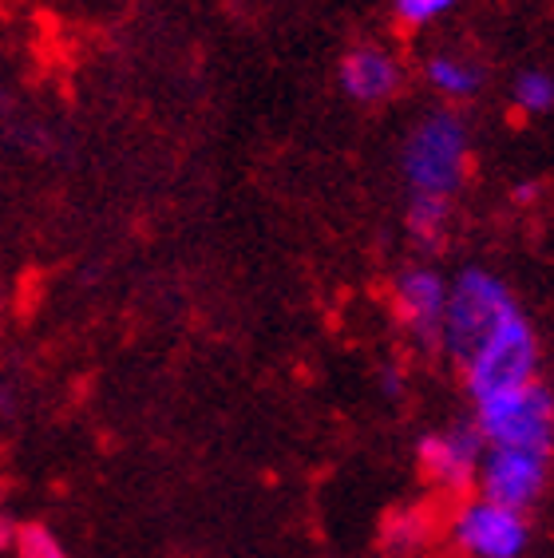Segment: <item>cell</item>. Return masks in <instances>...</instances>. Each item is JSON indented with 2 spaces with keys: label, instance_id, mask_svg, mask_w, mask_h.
Instances as JSON below:
<instances>
[{
  "label": "cell",
  "instance_id": "obj_1",
  "mask_svg": "<svg viewBox=\"0 0 554 558\" xmlns=\"http://www.w3.org/2000/svg\"><path fill=\"white\" fill-rule=\"evenodd\" d=\"M463 380L475 404L539 380V337L519 310L507 313L499 329L463 361Z\"/></svg>",
  "mask_w": 554,
  "mask_h": 558
},
{
  "label": "cell",
  "instance_id": "obj_2",
  "mask_svg": "<svg viewBox=\"0 0 554 558\" xmlns=\"http://www.w3.org/2000/svg\"><path fill=\"white\" fill-rule=\"evenodd\" d=\"M511 290L499 278L483 269H463L444 301V322H439V341L448 344L456 361H468L483 341H487L507 313H515Z\"/></svg>",
  "mask_w": 554,
  "mask_h": 558
},
{
  "label": "cell",
  "instance_id": "obj_3",
  "mask_svg": "<svg viewBox=\"0 0 554 558\" xmlns=\"http://www.w3.org/2000/svg\"><path fill=\"white\" fill-rule=\"evenodd\" d=\"M475 432L487 448H515V451H546L551 456L554 432V397L551 388L531 380V385L491 397L475 404Z\"/></svg>",
  "mask_w": 554,
  "mask_h": 558
},
{
  "label": "cell",
  "instance_id": "obj_4",
  "mask_svg": "<svg viewBox=\"0 0 554 558\" xmlns=\"http://www.w3.org/2000/svg\"><path fill=\"white\" fill-rule=\"evenodd\" d=\"M463 167H468V135H463L456 116H432L408 140L405 171L416 194L448 198L463 179Z\"/></svg>",
  "mask_w": 554,
  "mask_h": 558
},
{
  "label": "cell",
  "instance_id": "obj_5",
  "mask_svg": "<svg viewBox=\"0 0 554 558\" xmlns=\"http://www.w3.org/2000/svg\"><path fill=\"white\" fill-rule=\"evenodd\" d=\"M451 538L468 558H522V550L531 543V523L522 511L487 504V499H471L468 507H459Z\"/></svg>",
  "mask_w": 554,
  "mask_h": 558
},
{
  "label": "cell",
  "instance_id": "obj_6",
  "mask_svg": "<svg viewBox=\"0 0 554 558\" xmlns=\"http://www.w3.org/2000/svg\"><path fill=\"white\" fill-rule=\"evenodd\" d=\"M475 484H480V499L527 515L546 487V451L487 448L475 468Z\"/></svg>",
  "mask_w": 554,
  "mask_h": 558
},
{
  "label": "cell",
  "instance_id": "obj_7",
  "mask_svg": "<svg viewBox=\"0 0 554 558\" xmlns=\"http://www.w3.org/2000/svg\"><path fill=\"white\" fill-rule=\"evenodd\" d=\"M483 451H487V444L480 440L475 424H459L451 432L424 436L420 440V463H424V472L436 484L451 487V492H463V487L475 484V468H480Z\"/></svg>",
  "mask_w": 554,
  "mask_h": 558
},
{
  "label": "cell",
  "instance_id": "obj_8",
  "mask_svg": "<svg viewBox=\"0 0 554 558\" xmlns=\"http://www.w3.org/2000/svg\"><path fill=\"white\" fill-rule=\"evenodd\" d=\"M444 301H448V286L432 269H408L396 281V310H400L408 329L424 341H439Z\"/></svg>",
  "mask_w": 554,
  "mask_h": 558
},
{
  "label": "cell",
  "instance_id": "obj_9",
  "mask_svg": "<svg viewBox=\"0 0 554 558\" xmlns=\"http://www.w3.org/2000/svg\"><path fill=\"white\" fill-rule=\"evenodd\" d=\"M341 84L352 99L373 104V99L393 96L396 84H400V68L384 52H376V48H352L341 60Z\"/></svg>",
  "mask_w": 554,
  "mask_h": 558
},
{
  "label": "cell",
  "instance_id": "obj_10",
  "mask_svg": "<svg viewBox=\"0 0 554 558\" xmlns=\"http://www.w3.org/2000/svg\"><path fill=\"white\" fill-rule=\"evenodd\" d=\"M444 222H448V198L416 194L412 206H408V226H412V234L420 238L424 246H436L439 234H444Z\"/></svg>",
  "mask_w": 554,
  "mask_h": 558
},
{
  "label": "cell",
  "instance_id": "obj_11",
  "mask_svg": "<svg viewBox=\"0 0 554 558\" xmlns=\"http://www.w3.org/2000/svg\"><path fill=\"white\" fill-rule=\"evenodd\" d=\"M427 80L436 87H444V92H451V96H468V92L480 87V72L468 64H459V60H448V56H436V60L427 64Z\"/></svg>",
  "mask_w": 554,
  "mask_h": 558
},
{
  "label": "cell",
  "instance_id": "obj_12",
  "mask_svg": "<svg viewBox=\"0 0 554 558\" xmlns=\"http://www.w3.org/2000/svg\"><path fill=\"white\" fill-rule=\"evenodd\" d=\"M515 99H519V108L534 111V116L551 111V104H554L551 75L546 72H522L519 80H515Z\"/></svg>",
  "mask_w": 554,
  "mask_h": 558
},
{
  "label": "cell",
  "instance_id": "obj_13",
  "mask_svg": "<svg viewBox=\"0 0 554 558\" xmlns=\"http://www.w3.org/2000/svg\"><path fill=\"white\" fill-rule=\"evenodd\" d=\"M16 555L21 558H68V550L60 547V538L48 526L33 523L16 531Z\"/></svg>",
  "mask_w": 554,
  "mask_h": 558
},
{
  "label": "cell",
  "instance_id": "obj_14",
  "mask_svg": "<svg viewBox=\"0 0 554 558\" xmlns=\"http://www.w3.org/2000/svg\"><path fill=\"white\" fill-rule=\"evenodd\" d=\"M456 0H396V12H400V21L405 24H424L439 12H448Z\"/></svg>",
  "mask_w": 554,
  "mask_h": 558
},
{
  "label": "cell",
  "instance_id": "obj_15",
  "mask_svg": "<svg viewBox=\"0 0 554 558\" xmlns=\"http://www.w3.org/2000/svg\"><path fill=\"white\" fill-rule=\"evenodd\" d=\"M12 538H16V535H12V523H9V519H4V511H0V550L9 547Z\"/></svg>",
  "mask_w": 554,
  "mask_h": 558
}]
</instances>
